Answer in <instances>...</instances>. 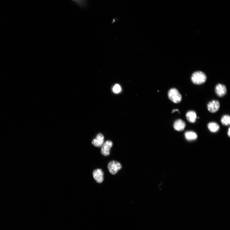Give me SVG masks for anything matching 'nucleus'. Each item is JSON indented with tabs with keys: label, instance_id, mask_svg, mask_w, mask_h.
I'll return each mask as SVG.
<instances>
[{
	"label": "nucleus",
	"instance_id": "4468645a",
	"mask_svg": "<svg viewBox=\"0 0 230 230\" xmlns=\"http://www.w3.org/2000/svg\"><path fill=\"white\" fill-rule=\"evenodd\" d=\"M113 90V92L115 93H120L121 90V88L119 84H116L114 86Z\"/></svg>",
	"mask_w": 230,
	"mask_h": 230
},
{
	"label": "nucleus",
	"instance_id": "f8f14e48",
	"mask_svg": "<svg viewBox=\"0 0 230 230\" xmlns=\"http://www.w3.org/2000/svg\"><path fill=\"white\" fill-rule=\"evenodd\" d=\"M207 127L209 130L212 133L217 132L220 129L219 125L217 123L215 122L209 123L208 124Z\"/></svg>",
	"mask_w": 230,
	"mask_h": 230
},
{
	"label": "nucleus",
	"instance_id": "7ed1b4c3",
	"mask_svg": "<svg viewBox=\"0 0 230 230\" xmlns=\"http://www.w3.org/2000/svg\"><path fill=\"white\" fill-rule=\"evenodd\" d=\"M108 169L109 172L113 175H115L122 168L121 164L116 161L110 162L108 165Z\"/></svg>",
	"mask_w": 230,
	"mask_h": 230
},
{
	"label": "nucleus",
	"instance_id": "423d86ee",
	"mask_svg": "<svg viewBox=\"0 0 230 230\" xmlns=\"http://www.w3.org/2000/svg\"><path fill=\"white\" fill-rule=\"evenodd\" d=\"M93 177L97 183H102L104 180V173L101 169H97L94 170L93 173Z\"/></svg>",
	"mask_w": 230,
	"mask_h": 230
},
{
	"label": "nucleus",
	"instance_id": "9d476101",
	"mask_svg": "<svg viewBox=\"0 0 230 230\" xmlns=\"http://www.w3.org/2000/svg\"><path fill=\"white\" fill-rule=\"evenodd\" d=\"M186 116L187 120L189 122L194 123L196 122L197 119V114L194 111H188Z\"/></svg>",
	"mask_w": 230,
	"mask_h": 230
},
{
	"label": "nucleus",
	"instance_id": "1a4fd4ad",
	"mask_svg": "<svg viewBox=\"0 0 230 230\" xmlns=\"http://www.w3.org/2000/svg\"><path fill=\"white\" fill-rule=\"evenodd\" d=\"M186 126L185 122L181 119H178L174 122L173 125L174 129L178 131H182Z\"/></svg>",
	"mask_w": 230,
	"mask_h": 230
},
{
	"label": "nucleus",
	"instance_id": "20e7f679",
	"mask_svg": "<svg viewBox=\"0 0 230 230\" xmlns=\"http://www.w3.org/2000/svg\"><path fill=\"white\" fill-rule=\"evenodd\" d=\"M112 142L108 141L104 143L101 148V154L104 156H108L110 154V149L112 147Z\"/></svg>",
	"mask_w": 230,
	"mask_h": 230
},
{
	"label": "nucleus",
	"instance_id": "9b49d317",
	"mask_svg": "<svg viewBox=\"0 0 230 230\" xmlns=\"http://www.w3.org/2000/svg\"><path fill=\"white\" fill-rule=\"evenodd\" d=\"M184 135L186 140L189 141L196 140L198 138L197 134L193 131H186Z\"/></svg>",
	"mask_w": 230,
	"mask_h": 230
},
{
	"label": "nucleus",
	"instance_id": "f257e3e1",
	"mask_svg": "<svg viewBox=\"0 0 230 230\" xmlns=\"http://www.w3.org/2000/svg\"><path fill=\"white\" fill-rule=\"evenodd\" d=\"M207 77L203 72L198 71L194 72L191 77V80L194 84L200 85L206 81Z\"/></svg>",
	"mask_w": 230,
	"mask_h": 230
},
{
	"label": "nucleus",
	"instance_id": "f03ea898",
	"mask_svg": "<svg viewBox=\"0 0 230 230\" xmlns=\"http://www.w3.org/2000/svg\"><path fill=\"white\" fill-rule=\"evenodd\" d=\"M168 96L170 100L174 103L177 104L182 100V96L176 88H172L170 89Z\"/></svg>",
	"mask_w": 230,
	"mask_h": 230
},
{
	"label": "nucleus",
	"instance_id": "0eeeda50",
	"mask_svg": "<svg viewBox=\"0 0 230 230\" xmlns=\"http://www.w3.org/2000/svg\"><path fill=\"white\" fill-rule=\"evenodd\" d=\"M215 92L217 95L220 97L225 96L227 93V89L224 85L218 84L215 87Z\"/></svg>",
	"mask_w": 230,
	"mask_h": 230
},
{
	"label": "nucleus",
	"instance_id": "2eb2a0df",
	"mask_svg": "<svg viewBox=\"0 0 230 230\" xmlns=\"http://www.w3.org/2000/svg\"><path fill=\"white\" fill-rule=\"evenodd\" d=\"M179 111V110H178V109H173V110H172V113H175V111ZM179 113H180V112H179Z\"/></svg>",
	"mask_w": 230,
	"mask_h": 230
},
{
	"label": "nucleus",
	"instance_id": "ddd939ff",
	"mask_svg": "<svg viewBox=\"0 0 230 230\" xmlns=\"http://www.w3.org/2000/svg\"><path fill=\"white\" fill-rule=\"evenodd\" d=\"M222 124L224 126H228L230 124V117L228 115L223 116L221 119Z\"/></svg>",
	"mask_w": 230,
	"mask_h": 230
},
{
	"label": "nucleus",
	"instance_id": "39448f33",
	"mask_svg": "<svg viewBox=\"0 0 230 230\" xmlns=\"http://www.w3.org/2000/svg\"><path fill=\"white\" fill-rule=\"evenodd\" d=\"M220 103L217 100H213L209 102L207 105L208 110L211 113L217 112L220 108Z\"/></svg>",
	"mask_w": 230,
	"mask_h": 230
},
{
	"label": "nucleus",
	"instance_id": "dca6fc26",
	"mask_svg": "<svg viewBox=\"0 0 230 230\" xmlns=\"http://www.w3.org/2000/svg\"><path fill=\"white\" fill-rule=\"evenodd\" d=\"M228 134L229 137H230V128H229L228 129Z\"/></svg>",
	"mask_w": 230,
	"mask_h": 230
},
{
	"label": "nucleus",
	"instance_id": "6e6552de",
	"mask_svg": "<svg viewBox=\"0 0 230 230\" xmlns=\"http://www.w3.org/2000/svg\"><path fill=\"white\" fill-rule=\"evenodd\" d=\"M104 137L103 135L101 133L97 134L95 138L92 141L93 144L96 147L100 148L104 143Z\"/></svg>",
	"mask_w": 230,
	"mask_h": 230
}]
</instances>
